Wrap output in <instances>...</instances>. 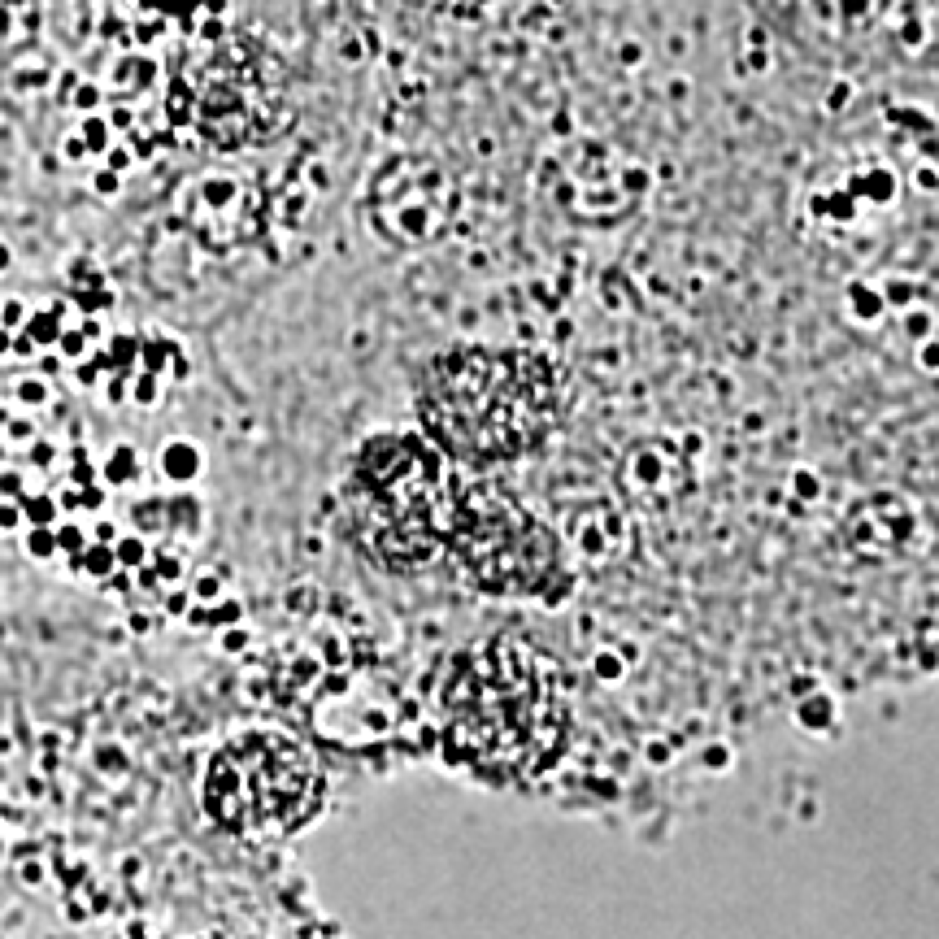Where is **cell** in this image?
Instances as JSON below:
<instances>
[{
  "label": "cell",
  "instance_id": "1",
  "mask_svg": "<svg viewBox=\"0 0 939 939\" xmlns=\"http://www.w3.org/2000/svg\"><path fill=\"white\" fill-rule=\"evenodd\" d=\"M556 404V374L540 352L461 348L418 378V413L430 440L461 461H509L540 448Z\"/></svg>",
  "mask_w": 939,
  "mask_h": 939
},
{
  "label": "cell",
  "instance_id": "2",
  "mask_svg": "<svg viewBox=\"0 0 939 939\" xmlns=\"http://www.w3.org/2000/svg\"><path fill=\"white\" fill-rule=\"evenodd\" d=\"M444 730L452 752L483 774H530L566 740L556 674L514 644L474 648L444 688Z\"/></svg>",
  "mask_w": 939,
  "mask_h": 939
},
{
  "label": "cell",
  "instance_id": "3",
  "mask_svg": "<svg viewBox=\"0 0 939 939\" xmlns=\"http://www.w3.org/2000/svg\"><path fill=\"white\" fill-rule=\"evenodd\" d=\"M352 526L387 561H426L452 526L440 452L413 435L370 440L352 470Z\"/></svg>",
  "mask_w": 939,
  "mask_h": 939
},
{
  "label": "cell",
  "instance_id": "4",
  "mask_svg": "<svg viewBox=\"0 0 939 939\" xmlns=\"http://www.w3.org/2000/svg\"><path fill=\"white\" fill-rule=\"evenodd\" d=\"M209 818L244 835L292 831L322 804L318 761L283 730H244L209 757L200 783Z\"/></svg>",
  "mask_w": 939,
  "mask_h": 939
},
{
  "label": "cell",
  "instance_id": "5",
  "mask_svg": "<svg viewBox=\"0 0 939 939\" xmlns=\"http://www.w3.org/2000/svg\"><path fill=\"white\" fill-rule=\"evenodd\" d=\"M448 540L456 544L470 574L496 592H552L556 552L552 535L509 500L492 492H474V500L452 509Z\"/></svg>",
  "mask_w": 939,
  "mask_h": 939
}]
</instances>
